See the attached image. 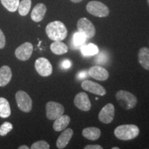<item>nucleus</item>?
Wrapping results in <instances>:
<instances>
[{"label": "nucleus", "mask_w": 149, "mask_h": 149, "mask_svg": "<svg viewBox=\"0 0 149 149\" xmlns=\"http://www.w3.org/2000/svg\"><path fill=\"white\" fill-rule=\"evenodd\" d=\"M15 99L18 108L24 113H29L32 110L33 101L27 93L19 91L15 94Z\"/></svg>", "instance_id": "nucleus-5"}, {"label": "nucleus", "mask_w": 149, "mask_h": 149, "mask_svg": "<svg viewBox=\"0 0 149 149\" xmlns=\"http://www.w3.org/2000/svg\"><path fill=\"white\" fill-rule=\"evenodd\" d=\"M6 45V37L1 29H0V49L4 48Z\"/></svg>", "instance_id": "nucleus-28"}, {"label": "nucleus", "mask_w": 149, "mask_h": 149, "mask_svg": "<svg viewBox=\"0 0 149 149\" xmlns=\"http://www.w3.org/2000/svg\"><path fill=\"white\" fill-rule=\"evenodd\" d=\"M78 32L84 35L86 38H93L95 35L96 31L93 24L86 17L80 18L77 22Z\"/></svg>", "instance_id": "nucleus-6"}, {"label": "nucleus", "mask_w": 149, "mask_h": 149, "mask_svg": "<svg viewBox=\"0 0 149 149\" xmlns=\"http://www.w3.org/2000/svg\"><path fill=\"white\" fill-rule=\"evenodd\" d=\"M31 0H22L19 1L18 6L19 13L22 16H26L29 13L31 7Z\"/></svg>", "instance_id": "nucleus-22"}, {"label": "nucleus", "mask_w": 149, "mask_h": 149, "mask_svg": "<svg viewBox=\"0 0 149 149\" xmlns=\"http://www.w3.org/2000/svg\"><path fill=\"white\" fill-rule=\"evenodd\" d=\"M73 40H74V44L76 46H79L84 44L86 40V37L84 35L80 33L79 32L75 33L73 37Z\"/></svg>", "instance_id": "nucleus-27"}, {"label": "nucleus", "mask_w": 149, "mask_h": 149, "mask_svg": "<svg viewBox=\"0 0 149 149\" xmlns=\"http://www.w3.org/2000/svg\"><path fill=\"white\" fill-rule=\"evenodd\" d=\"M1 4L10 12H15L18 9L19 0H1Z\"/></svg>", "instance_id": "nucleus-23"}, {"label": "nucleus", "mask_w": 149, "mask_h": 149, "mask_svg": "<svg viewBox=\"0 0 149 149\" xmlns=\"http://www.w3.org/2000/svg\"><path fill=\"white\" fill-rule=\"evenodd\" d=\"M31 149H48L50 148V145L47 141L44 140L37 141L31 145Z\"/></svg>", "instance_id": "nucleus-26"}, {"label": "nucleus", "mask_w": 149, "mask_h": 149, "mask_svg": "<svg viewBox=\"0 0 149 149\" xmlns=\"http://www.w3.org/2000/svg\"><path fill=\"white\" fill-rule=\"evenodd\" d=\"M112 149H120V148L119 147H113Z\"/></svg>", "instance_id": "nucleus-35"}, {"label": "nucleus", "mask_w": 149, "mask_h": 149, "mask_svg": "<svg viewBox=\"0 0 149 149\" xmlns=\"http://www.w3.org/2000/svg\"><path fill=\"white\" fill-rule=\"evenodd\" d=\"M13 129V125L10 122H6L0 126V135L5 136Z\"/></svg>", "instance_id": "nucleus-25"}, {"label": "nucleus", "mask_w": 149, "mask_h": 149, "mask_svg": "<svg viewBox=\"0 0 149 149\" xmlns=\"http://www.w3.org/2000/svg\"><path fill=\"white\" fill-rule=\"evenodd\" d=\"M72 135H73V130L71 128H68V129L64 130L62 132V133L59 135L57 140L56 145H57V148L59 149L64 148L68 144Z\"/></svg>", "instance_id": "nucleus-14"}, {"label": "nucleus", "mask_w": 149, "mask_h": 149, "mask_svg": "<svg viewBox=\"0 0 149 149\" xmlns=\"http://www.w3.org/2000/svg\"><path fill=\"white\" fill-rule=\"evenodd\" d=\"M106 60H107V59H106V56L104 55L103 53L100 54V55H99L97 59V61L99 63H104Z\"/></svg>", "instance_id": "nucleus-31"}, {"label": "nucleus", "mask_w": 149, "mask_h": 149, "mask_svg": "<svg viewBox=\"0 0 149 149\" xmlns=\"http://www.w3.org/2000/svg\"><path fill=\"white\" fill-rule=\"evenodd\" d=\"M33 51V46L31 43L25 42L15 50L16 57L21 61H26L31 58Z\"/></svg>", "instance_id": "nucleus-9"}, {"label": "nucleus", "mask_w": 149, "mask_h": 149, "mask_svg": "<svg viewBox=\"0 0 149 149\" xmlns=\"http://www.w3.org/2000/svg\"><path fill=\"white\" fill-rule=\"evenodd\" d=\"M81 88L86 91H88L97 95L104 96L107 93V91L102 86L93 81L85 80L81 83Z\"/></svg>", "instance_id": "nucleus-11"}, {"label": "nucleus", "mask_w": 149, "mask_h": 149, "mask_svg": "<svg viewBox=\"0 0 149 149\" xmlns=\"http://www.w3.org/2000/svg\"><path fill=\"white\" fill-rule=\"evenodd\" d=\"M70 66H71V62H70V61L68 60V59H64V60L62 61V63H61V66L64 68H65V69L69 68Z\"/></svg>", "instance_id": "nucleus-29"}, {"label": "nucleus", "mask_w": 149, "mask_h": 149, "mask_svg": "<svg viewBox=\"0 0 149 149\" xmlns=\"http://www.w3.org/2000/svg\"><path fill=\"white\" fill-rule=\"evenodd\" d=\"M103 147L98 144H90L86 145L84 147V149H102Z\"/></svg>", "instance_id": "nucleus-30"}, {"label": "nucleus", "mask_w": 149, "mask_h": 149, "mask_svg": "<svg viewBox=\"0 0 149 149\" xmlns=\"http://www.w3.org/2000/svg\"><path fill=\"white\" fill-rule=\"evenodd\" d=\"M81 52L83 55L86 56L94 55L99 52L97 46L93 44H89L88 45H86L81 48Z\"/></svg>", "instance_id": "nucleus-24"}, {"label": "nucleus", "mask_w": 149, "mask_h": 149, "mask_svg": "<svg viewBox=\"0 0 149 149\" xmlns=\"http://www.w3.org/2000/svg\"><path fill=\"white\" fill-rule=\"evenodd\" d=\"M12 78V71L8 66H3L0 68V86L3 87L10 82Z\"/></svg>", "instance_id": "nucleus-17"}, {"label": "nucleus", "mask_w": 149, "mask_h": 149, "mask_svg": "<svg viewBox=\"0 0 149 149\" xmlns=\"http://www.w3.org/2000/svg\"><path fill=\"white\" fill-rule=\"evenodd\" d=\"M46 6L44 3H40L34 7L33 9L32 13L31 14V19L35 22H40L42 21L46 13Z\"/></svg>", "instance_id": "nucleus-15"}, {"label": "nucleus", "mask_w": 149, "mask_h": 149, "mask_svg": "<svg viewBox=\"0 0 149 149\" xmlns=\"http://www.w3.org/2000/svg\"><path fill=\"white\" fill-rule=\"evenodd\" d=\"M18 148L19 149H29V147L27 146L26 145H22V146L19 147Z\"/></svg>", "instance_id": "nucleus-33"}, {"label": "nucleus", "mask_w": 149, "mask_h": 149, "mask_svg": "<svg viewBox=\"0 0 149 149\" xmlns=\"http://www.w3.org/2000/svg\"><path fill=\"white\" fill-rule=\"evenodd\" d=\"M147 1H148V4L149 6V0H147Z\"/></svg>", "instance_id": "nucleus-36"}, {"label": "nucleus", "mask_w": 149, "mask_h": 149, "mask_svg": "<svg viewBox=\"0 0 149 149\" xmlns=\"http://www.w3.org/2000/svg\"><path fill=\"white\" fill-rule=\"evenodd\" d=\"M82 135L89 140L95 141L100 138L101 135V130L96 127L86 128L83 130Z\"/></svg>", "instance_id": "nucleus-19"}, {"label": "nucleus", "mask_w": 149, "mask_h": 149, "mask_svg": "<svg viewBox=\"0 0 149 149\" xmlns=\"http://www.w3.org/2000/svg\"><path fill=\"white\" fill-rule=\"evenodd\" d=\"M86 76V72L85 71L80 72L79 74V77L80 78V79H81V78H84Z\"/></svg>", "instance_id": "nucleus-32"}, {"label": "nucleus", "mask_w": 149, "mask_h": 149, "mask_svg": "<svg viewBox=\"0 0 149 149\" xmlns=\"http://www.w3.org/2000/svg\"><path fill=\"white\" fill-rule=\"evenodd\" d=\"M74 104L77 108L83 111H90L91 108V103L88 95L84 92L79 93L76 95L74 100Z\"/></svg>", "instance_id": "nucleus-12"}, {"label": "nucleus", "mask_w": 149, "mask_h": 149, "mask_svg": "<svg viewBox=\"0 0 149 149\" xmlns=\"http://www.w3.org/2000/svg\"><path fill=\"white\" fill-rule=\"evenodd\" d=\"M115 116V107L111 103L104 106L99 113V120L104 124H108L113 122Z\"/></svg>", "instance_id": "nucleus-10"}, {"label": "nucleus", "mask_w": 149, "mask_h": 149, "mask_svg": "<svg viewBox=\"0 0 149 149\" xmlns=\"http://www.w3.org/2000/svg\"><path fill=\"white\" fill-rule=\"evenodd\" d=\"M70 1L73 3H79L81 2V1H82L83 0H70Z\"/></svg>", "instance_id": "nucleus-34"}, {"label": "nucleus", "mask_w": 149, "mask_h": 149, "mask_svg": "<svg viewBox=\"0 0 149 149\" xmlns=\"http://www.w3.org/2000/svg\"><path fill=\"white\" fill-rule=\"evenodd\" d=\"M138 61L144 69L149 70V48L143 47L139 50Z\"/></svg>", "instance_id": "nucleus-18"}, {"label": "nucleus", "mask_w": 149, "mask_h": 149, "mask_svg": "<svg viewBox=\"0 0 149 149\" xmlns=\"http://www.w3.org/2000/svg\"><path fill=\"white\" fill-rule=\"evenodd\" d=\"M46 33L50 40L62 41L66 39L68 30L64 23L60 21H54L46 26Z\"/></svg>", "instance_id": "nucleus-1"}, {"label": "nucleus", "mask_w": 149, "mask_h": 149, "mask_svg": "<svg viewBox=\"0 0 149 149\" xmlns=\"http://www.w3.org/2000/svg\"><path fill=\"white\" fill-rule=\"evenodd\" d=\"M114 134L120 140H131L139 135V129L138 126L134 124H124L117 126L114 130Z\"/></svg>", "instance_id": "nucleus-2"}, {"label": "nucleus", "mask_w": 149, "mask_h": 149, "mask_svg": "<svg viewBox=\"0 0 149 149\" xmlns=\"http://www.w3.org/2000/svg\"><path fill=\"white\" fill-rule=\"evenodd\" d=\"M35 67L37 72L42 77H48L53 72V67L49 60L45 57H40L35 61Z\"/></svg>", "instance_id": "nucleus-8"}, {"label": "nucleus", "mask_w": 149, "mask_h": 149, "mask_svg": "<svg viewBox=\"0 0 149 149\" xmlns=\"http://www.w3.org/2000/svg\"><path fill=\"white\" fill-rule=\"evenodd\" d=\"M70 117L63 114L58 118L55 120V122L53 124V129L57 132L61 131L68 126V124H70Z\"/></svg>", "instance_id": "nucleus-16"}, {"label": "nucleus", "mask_w": 149, "mask_h": 149, "mask_svg": "<svg viewBox=\"0 0 149 149\" xmlns=\"http://www.w3.org/2000/svg\"><path fill=\"white\" fill-rule=\"evenodd\" d=\"M46 117L48 120H55L64 113V108L61 104L55 102H48L46 106Z\"/></svg>", "instance_id": "nucleus-7"}, {"label": "nucleus", "mask_w": 149, "mask_h": 149, "mask_svg": "<svg viewBox=\"0 0 149 149\" xmlns=\"http://www.w3.org/2000/svg\"><path fill=\"white\" fill-rule=\"evenodd\" d=\"M10 107L8 100L3 97H0V117L7 118L10 116Z\"/></svg>", "instance_id": "nucleus-21"}, {"label": "nucleus", "mask_w": 149, "mask_h": 149, "mask_svg": "<svg viewBox=\"0 0 149 149\" xmlns=\"http://www.w3.org/2000/svg\"><path fill=\"white\" fill-rule=\"evenodd\" d=\"M51 50L54 54L59 55L66 53L68 51V48L61 41H54L51 45Z\"/></svg>", "instance_id": "nucleus-20"}, {"label": "nucleus", "mask_w": 149, "mask_h": 149, "mask_svg": "<svg viewBox=\"0 0 149 149\" xmlns=\"http://www.w3.org/2000/svg\"><path fill=\"white\" fill-rule=\"evenodd\" d=\"M116 100L121 107L126 110L133 109L137 103V99L133 94L123 90L117 91Z\"/></svg>", "instance_id": "nucleus-3"}, {"label": "nucleus", "mask_w": 149, "mask_h": 149, "mask_svg": "<svg viewBox=\"0 0 149 149\" xmlns=\"http://www.w3.org/2000/svg\"><path fill=\"white\" fill-rule=\"evenodd\" d=\"M86 10L93 16L106 17L109 16V9L107 6L98 1H91L86 6Z\"/></svg>", "instance_id": "nucleus-4"}, {"label": "nucleus", "mask_w": 149, "mask_h": 149, "mask_svg": "<svg viewBox=\"0 0 149 149\" xmlns=\"http://www.w3.org/2000/svg\"><path fill=\"white\" fill-rule=\"evenodd\" d=\"M88 74L93 79L99 81H105L109 78V76L108 70L100 66L91 67L88 70Z\"/></svg>", "instance_id": "nucleus-13"}]
</instances>
